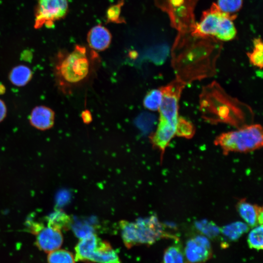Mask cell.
Instances as JSON below:
<instances>
[{
    "mask_svg": "<svg viewBox=\"0 0 263 263\" xmlns=\"http://www.w3.org/2000/svg\"><path fill=\"white\" fill-rule=\"evenodd\" d=\"M201 109L204 118L211 122H223L242 127L243 109L248 106L227 95L213 83L205 88L201 96Z\"/></svg>",
    "mask_w": 263,
    "mask_h": 263,
    "instance_id": "6da1fadb",
    "label": "cell"
},
{
    "mask_svg": "<svg viewBox=\"0 0 263 263\" xmlns=\"http://www.w3.org/2000/svg\"><path fill=\"white\" fill-rule=\"evenodd\" d=\"M85 47L76 45L71 52L59 53L55 66L56 82L63 91L88 77L92 64Z\"/></svg>",
    "mask_w": 263,
    "mask_h": 263,
    "instance_id": "7a4b0ae2",
    "label": "cell"
},
{
    "mask_svg": "<svg viewBox=\"0 0 263 263\" xmlns=\"http://www.w3.org/2000/svg\"><path fill=\"white\" fill-rule=\"evenodd\" d=\"M263 136L260 125H246L238 130L221 134L216 138L214 144L221 147L224 154L247 152L262 147Z\"/></svg>",
    "mask_w": 263,
    "mask_h": 263,
    "instance_id": "3957f363",
    "label": "cell"
},
{
    "mask_svg": "<svg viewBox=\"0 0 263 263\" xmlns=\"http://www.w3.org/2000/svg\"><path fill=\"white\" fill-rule=\"evenodd\" d=\"M120 227L123 241L128 247L151 244L166 234L164 226L155 216L140 219L135 222L122 221Z\"/></svg>",
    "mask_w": 263,
    "mask_h": 263,
    "instance_id": "277c9868",
    "label": "cell"
},
{
    "mask_svg": "<svg viewBox=\"0 0 263 263\" xmlns=\"http://www.w3.org/2000/svg\"><path fill=\"white\" fill-rule=\"evenodd\" d=\"M184 86V82L177 79L160 88L163 97L158 110V123L176 128L178 118V101Z\"/></svg>",
    "mask_w": 263,
    "mask_h": 263,
    "instance_id": "5b68a950",
    "label": "cell"
},
{
    "mask_svg": "<svg viewBox=\"0 0 263 263\" xmlns=\"http://www.w3.org/2000/svg\"><path fill=\"white\" fill-rule=\"evenodd\" d=\"M68 9V0H38L35 27H52L55 21L66 15Z\"/></svg>",
    "mask_w": 263,
    "mask_h": 263,
    "instance_id": "8992f818",
    "label": "cell"
},
{
    "mask_svg": "<svg viewBox=\"0 0 263 263\" xmlns=\"http://www.w3.org/2000/svg\"><path fill=\"white\" fill-rule=\"evenodd\" d=\"M210 250L211 245L208 238L197 235L187 242L184 255L190 263H201L208 258Z\"/></svg>",
    "mask_w": 263,
    "mask_h": 263,
    "instance_id": "52a82bcc",
    "label": "cell"
},
{
    "mask_svg": "<svg viewBox=\"0 0 263 263\" xmlns=\"http://www.w3.org/2000/svg\"><path fill=\"white\" fill-rule=\"evenodd\" d=\"M36 235L37 245L45 252L58 249L63 242L61 230L48 225L44 226Z\"/></svg>",
    "mask_w": 263,
    "mask_h": 263,
    "instance_id": "ba28073f",
    "label": "cell"
},
{
    "mask_svg": "<svg viewBox=\"0 0 263 263\" xmlns=\"http://www.w3.org/2000/svg\"><path fill=\"white\" fill-rule=\"evenodd\" d=\"M55 120V112L50 107L44 105L34 107L29 118L30 125L40 131H46L52 128L54 125Z\"/></svg>",
    "mask_w": 263,
    "mask_h": 263,
    "instance_id": "9c48e42d",
    "label": "cell"
},
{
    "mask_svg": "<svg viewBox=\"0 0 263 263\" xmlns=\"http://www.w3.org/2000/svg\"><path fill=\"white\" fill-rule=\"evenodd\" d=\"M228 15L221 11L218 7L212 8L205 13L197 27L198 32L201 35L214 36L222 18Z\"/></svg>",
    "mask_w": 263,
    "mask_h": 263,
    "instance_id": "30bf717a",
    "label": "cell"
},
{
    "mask_svg": "<svg viewBox=\"0 0 263 263\" xmlns=\"http://www.w3.org/2000/svg\"><path fill=\"white\" fill-rule=\"evenodd\" d=\"M87 40L89 47L93 51H102L110 46L112 35L106 28L98 25L89 31Z\"/></svg>",
    "mask_w": 263,
    "mask_h": 263,
    "instance_id": "8fae6325",
    "label": "cell"
},
{
    "mask_svg": "<svg viewBox=\"0 0 263 263\" xmlns=\"http://www.w3.org/2000/svg\"><path fill=\"white\" fill-rule=\"evenodd\" d=\"M237 208L240 215L248 226L253 227L258 225H263L262 207L242 199L238 202Z\"/></svg>",
    "mask_w": 263,
    "mask_h": 263,
    "instance_id": "7c38bea8",
    "label": "cell"
},
{
    "mask_svg": "<svg viewBox=\"0 0 263 263\" xmlns=\"http://www.w3.org/2000/svg\"><path fill=\"white\" fill-rule=\"evenodd\" d=\"M101 240L93 232L80 238L75 248V259L90 262L91 257Z\"/></svg>",
    "mask_w": 263,
    "mask_h": 263,
    "instance_id": "4fadbf2b",
    "label": "cell"
},
{
    "mask_svg": "<svg viewBox=\"0 0 263 263\" xmlns=\"http://www.w3.org/2000/svg\"><path fill=\"white\" fill-rule=\"evenodd\" d=\"M90 262L97 263H121L119 258L112 246L101 241L93 252Z\"/></svg>",
    "mask_w": 263,
    "mask_h": 263,
    "instance_id": "5bb4252c",
    "label": "cell"
},
{
    "mask_svg": "<svg viewBox=\"0 0 263 263\" xmlns=\"http://www.w3.org/2000/svg\"><path fill=\"white\" fill-rule=\"evenodd\" d=\"M33 75V72L28 66L20 64L14 67L11 70L8 78L13 85L23 87L31 81Z\"/></svg>",
    "mask_w": 263,
    "mask_h": 263,
    "instance_id": "9a60e30c",
    "label": "cell"
},
{
    "mask_svg": "<svg viewBox=\"0 0 263 263\" xmlns=\"http://www.w3.org/2000/svg\"><path fill=\"white\" fill-rule=\"evenodd\" d=\"M236 29L228 15L224 17L214 36L223 41L233 39L236 35Z\"/></svg>",
    "mask_w": 263,
    "mask_h": 263,
    "instance_id": "2e32d148",
    "label": "cell"
},
{
    "mask_svg": "<svg viewBox=\"0 0 263 263\" xmlns=\"http://www.w3.org/2000/svg\"><path fill=\"white\" fill-rule=\"evenodd\" d=\"M249 229V226L242 222L237 221L228 224L220 228V233L230 241H236Z\"/></svg>",
    "mask_w": 263,
    "mask_h": 263,
    "instance_id": "e0dca14e",
    "label": "cell"
},
{
    "mask_svg": "<svg viewBox=\"0 0 263 263\" xmlns=\"http://www.w3.org/2000/svg\"><path fill=\"white\" fill-rule=\"evenodd\" d=\"M48 225L59 230L68 229L71 226L72 220L67 214L61 210H56L47 218Z\"/></svg>",
    "mask_w": 263,
    "mask_h": 263,
    "instance_id": "ac0fdd59",
    "label": "cell"
},
{
    "mask_svg": "<svg viewBox=\"0 0 263 263\" xmlns=\"http://www.w3.org/2000/svg\"><path fill=\"white\" fill-rule=\"evenodd\" d=\"M163 94L161 88L150 91L145 96L143 104L144 107L150 111H158L161 104Z\"/></svg>",
    "mask_w": 263,
    "mask_h": 263,
    "instance_id": "d6986e66",
    "label": "cell"
},
{
    "mask_svg": "<svg viewBox=\"0 0 263 263\" xmlns=\"http://www.w3.org/2000/svg\"><path fill=\"white\" fill-rule=\"evenodd\" d=\"M195 226L198 230L207 238H215L220 233V228L214 223L207 220L196 222Z\"/></svg>",
    "mask_w": 263,
    "mask_h": 263,
    "instance_id": "ffe728a7",
    "label": "cell"
},
{
    "mask_svg": "<svg viewBox=\"0 0 263 263\" xmlns=\"http://www.w3.org/2000/svg\"><path fill=\"white\" fill-rule=\"evenodd\" d=\"M48 263H75V259L69 251L63 249H56L49 252Z\"/></svg>",
    "mask_w": 263,
    "mask_h": 263,
    "instance_id": "44dd1931",
    "label": "cell"
},
{
    "mask_svg": "<svg viewBox=\"0 0 263 263\" xmlns=\"http://www.w3.org/2000/svg\"><path fill=\"white\" fill-rule=\"evenodd\" d=\"M247 242L252 248L262 249L263 245V229L262 225H258L249 232Z\"/></svg>",
    "mask_w": 263,
    "mask_h": 263,
    "instance_id": "7402d4cb",
    "label": "cell"
},
{
    "mask_svg": "<svg viewBox=\"0 0 263 263\" xmlns=\"http://www.w3.org/2000/svg\"><path fill=\"white\" fill-rule=\"evenodd\" d=\"M186 261L184 254L177 246L169 247L164 254V263H186Z\"/></svg>",
    "mask_w": 263,
    "mask_h": 263,
    "instance_id": "603a6c76",
    "label": "cell"
},
{
    "mask_svg": "<svg viewBox=\"0 0 263 263\" xmlns=\"http://www.w3.org/2000/svg\"><path fill=\"white\" fill-rule=\"evenodd\" d=\"M195 129L193 124L185 118L178 117L176 131V135L190 138L193 136Z\"/></svg>",
    "mask_w": 263,
    "mask_h": 263,
    "instance_id": "cb8c5ba5",
    "label": "cell"
},
{
    "mask_svg": "<svg viewBox=\"0 0 263 263\" xmlns=\"http://www.w3.org/2000/svg\"><path fill=\"white\" fill-rule=\"evenodd\" d=\"M254 48L248 56L250 62L255 66L262 68L263 67V44L260 39H255L254 41Z\"/></svg>",
    "mask_w": 263,
    "mask_h": 263,
    "instance_id": "d4e9b609",
    "label": "cell"
},
{
    "mask_svg": "<svg viewBox=\"0 0 263 263\" xmlns=\"http://www.w3.org/2000/svg\"><path fill=\"white\" fill-rule=\"evenodd\" d=\"M242 4L243 0H218L217 6L221 11L229 14L238 11Z\"/></svg>",
    "mask_w": 263,
    "mask_h": 263,
    "instance_id": "484cf974",
    "label": "cell"
},
{
    "mask_svg": "<svg viewBox=\"0 0 263 263\" xmlns=\"http://www.w3.org/2000/svg\"><path fill=\"white\" fill-rule=\"evenodd\" d=\"M123 4V0H121L115 5H112L107 12V19L108 22L122 23L124 20L120 18L121 7Z\"/></svg>",
    "mask_w": 263,
    "mask_h": 263,
    "instance_id": "4316f807",
    "label": "cell"
},
{
    "mask_svg": "<svg viewBox=\"0 0 263 263\" xmlns=\"http://www.w3.org/2000/svg\"><path fill=\"white\" fill-rule=\"evenodd\" d=\"M7 115V107L4 102L0 99V122H2Z\"/></svg>",
    "mask_w": 263,
    "mask_h": 263,
    "instance_id": "83f0119b",
    "label": "cell"
},
{
    "mask_svg": "<svg viewBox=\"0 0 263 263\" xmlns=\"http://www.w3.org/2000/svg\"><path fill=\"white\" fill-rule=\"evenodd\" d=\"M82 119L85 123H89L92 121V115L88 111L85 110L82 113Z\"/></svg>",
    "mask_w": 263,
    "mask_h": 263,
    "instance_id": "f1b7e54d",
    "label": "cell"
}]
</instances>
